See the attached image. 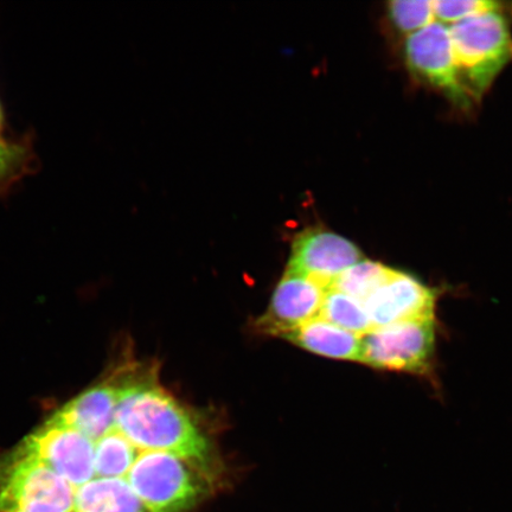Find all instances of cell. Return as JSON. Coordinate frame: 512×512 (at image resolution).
<instances>
[{
    "label": "cell",
    "instance_id": "obj_15",
    "mask_svg": "<svg viewBox=\"0 0 512 512\" xmlns=\"http://www.w3.org/2000/svg\"><path fill=\"white\" fill-rule=\"evenodd\" d=\"M432 5L435 22L446 27L491 12H503V5L491 0H434Z\"/></svg>",
    "mask_w": 512,
    "mask_h": 512
},
{
    "label": "cell",
    "instance_id": "obj_1",
    "mask_svg": "<svg viewBox=\"0 0 512 512\" xmlns=\"http://www.w3.org/2000/svg\"><path fill=\"white\" fill-rule=\"evenodd\" d=\"M118 396L115 416L139 450L170 452L211 472L213 452L207 435L174 396L160 386L152 370L124 366L112 371Z\"/></svg>",
    "mask_w": 512,
    "mask_h": 512
},
{
    "label": "cell",
    "instance_id": "obj_5",
    "mask_svg": "<svg viewBox=\"0 0 512 512\" xmlns=\"http://www.w3.org/2000/svg\"><path fill=\"white\" fill-rule=\"evenodd\" d=\"M435 318L375 328L362 338L361 362L380 370L427 374L435 351Z\"/></svg>",
    "mask_w": 512,
    "mask_h": 512
},
{
    "label": "cell",
    "instance_id": "obj_6",
    "mask_svg": "<svg viewBox=\"0 0 512 512\" xmlns=\"http://www.w3.org/2000/svg\"><path fill=\"white\" fill-rule=\"evenodd\" d=\"M403 55L409 72L460 108L473 100L460 80L450 27L434 22L406 38Z\"/></svg>",
    "mask_w": 512,
    "mask_h": 512
},
{
    "label": "cell",
    "instance_id": "obj_8",
    "mask_svg": "<svg viewBox=\"0 0 512 512\" xmlns=\"http://www.w3.org/2000/svg\"><path fill=\"white\" fill-rule=\"evenodd\" d=\"M326 291L328 288L317 281L286 271L256 328L267 335L284 338L319 317Z\"/></svg>",
    "mask_w": 512,
    "mask_h": 512
},
{
    "label": "cell",
    "instance_id": "obj_9",
    "mask_svg": "<svg viewBox=\"0 0 512 512\" xmlns=\"http://www.w3.org/2000/svg\"><path fill=\"white\" fill-rule=\"evenodd\" d=\"M363 304L375 329L407 320L435 318L437 294L412 275L394 270Z\"/></svg>",
    "mask_w": 512,
    "mask_h": 512
},
{
    "label": "cell",
    "instance_id": "obj_2",
    "mask_svg": "<svg viewBox=\"0 0 512 512\" xmlns=\"http://www.w3.org/2000/svg\"><path fill=\"white\" fill-rule=\"evenodd\" d=\"M128 484L151 512H190L213 492V475L170 452H143Z\"/></svg>",
    "mask_w": 512,
    "mask_h": 512
},
{
    "label": "cell",
    "instance_id": "obj_13",
    "mask_svg": "<svg viewBox=\"0 0 512 512\" xmlns=\"http://www.w3.org/2000/svg\"><path fill=\"white\" fill-rule=\"evenodd\" d=\"M393 272V268L380 262L364 259L339 275L330 288L364 303L377 288L386 283Z\"/></svg>",
    "mask_w": 512,
    "mask_h": 512
},
{
    "label": "cell",
    "instance_id": "obj_16",
    "mask_svg": "<svg viewBox=\"0 0 512 512\" xmlns=\"http://www.w3.org/2000/svg\"><path fill=\"white\" fill-rule=\"evenodd\" d=\"M22 151L16 145L0 142V178L8 176L21 162Z\"/></svg>",
    "mask_w": 512,
    "mask_h": 512
},
{
    "label": "cell",
    "instance_id": "obj_17",
    "mask_svg": "<svg viewBox=\"0 0 512 512\" xmlns=\"http://www.w3.org/2000/svg\"><path fill=\"white\" fill-rule=\"evenodd\" d=\"M2 120H3V113H2V107H0V127H2Z\"/></svg>",
    "mask_w": 512,
    "mask_h": 512
},
{
    "label": "cell",
    "instance_id": "obj_14",
    "mask_svg": "<svg viewBox=\"0 0 512 512\" xmlns=\"http://www.w3.org/2000/svg\"><path fill=\"white\" fill-rule=\"evenodd\" d=\"M388 17L394 29L406 38L435 22L431 0H394L388 4Z\"/></svg>",
    "mask_w": 512,
    "mask_h": 512
},
{
    "label": "cell",
    "instance_id": "obj_12",
    "mask_svg": "<svg viewBox=\"0 0 512 512\" xmlns=\"http://www.w3.org/2000/svg\"><path fill=\"white\" fill-rule=\"evenodd\" d=\"M319 317L358 336H366L374 330L366 306L334 288L326 291Z\"/></svg>",
    "mask_w": 512,
    "mask_h": 512
},
{
    "label": "cell",
    "instance_id": "obj_11",
    "mask_svg": "<svg viewBox=\"0 0 512 512\" xmlns=\"http://www.w3.org/2000/svg\"><path fill=\"white\" fill-rule=\"evenodd\" d=\"M73 512H151L125 479H94L74 492Z\"/></svg>",
    "mask_w": 512,
    "mask_h": 512
},
{
    "label": "cell",
    "instance_id": "obj_4",
    "mask_svg": "<svg viewBox=\"0 0 512 512\" xmlns=\"http://www.w3.org/2000/svg\"><path fill=\"white\" fill-rule=\"evenodd\" d=\"M66 480L16 446L0 456V512H73Z\"/></svg>",
    "mask_w": 512,
    "mask_h": 512
},
{
    "label": "cell",
    "instance_id": "obj_10",
    "mask_svg": "<svg viewBox=\"0 0 512 512\" xmlns=\"http://www.w3.org/2000/svg\"><path fill=\"white\" fill-rule=\"evenodd\" d=\"M284 338L313 354L334 360L361 362L362 338L317 317Z\"/></svg>",
    "mask_w": 512,
    "mask_h": 512
},
{
    "label": "cell",
    "instance_id": "obj_3",
    "mask_svg": "<svg viewBox=\"0 0 512 512\" xmlns=\"http://www.w3.org/2000/svg\"><path fill=\"white\" fill-rule=\"evenodd\" d=\"M460 80L479 100L512 60V35L503 12H491L450 27Z\"/></svg>",
    "mask_w": 512,
    "mask_h": 512
},
{
    "label": "cell",
    "instance_id": "obj_7",
    "mask_svg": "<svg viewBox=\"0 0 512 512\" xmlns=\"http://www.w3.org/2000/svg\"><path fill=\"white\" fill-rule=\"evenodd\" d=\"M362 260L355 243L331 230L310 228L294 240L286 271L315 280L329 290L339 275Z\"/></svg>",
    "mask_w": 512,
    "mask_h": 512
}]
</instances>
